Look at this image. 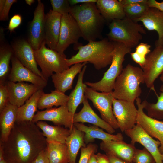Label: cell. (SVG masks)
<instances>
[{
  "mask_svg": "<svg viewBox=\"0 0 163 163\" xmlns=\"http://www.w3.org/2000/svg\"><path fill=\"white\" fill-rule=\"evenodd\" d=\"M47 142L42 132L32 121H16L7 139L0 144L7 163H32Z\"/></svg>",
  "mask_w": 163,
  "mask_h": 163,
  "instance_id": "obj_1",
  "label": "cell"
},
{
  "mask_svg": "<svg viewBox=\"0 0 163 163\" xmlns=\"http://www.w3.org/2000/svg\"><path fill=\"white\" fill-rule=\"evenodd\" d=\"M74 47L78 51L70 58L66 59L69 67L77 63L89 62L93 65L96 69L100 70L111 64L114 45V42L107 38L98 41L89 42L84 45L78 43Z\"/></svg>",
  "mask_w": 163,
  "mask_h": 163,
  "instance_id": "obj_2",
  "label": "cell"
},
{
  "mask_svg": "<svg viewBox=\"0 0 163 163\" xmlns=\"http://www.w3.org/2000/svg\"><path fill=\"white\" fill-rule=\"evenodd\" d=\"M96 3H87L71 6L69 12L77 22L82 37L88 42L102 38L106 22Z\"/></svg>",
  "mask_w": 163,
  "mask_h": 163,
  "instance_id": "obj_3",
  "label": "cell"
},
{
  "mask_svg": "<svg viewBox=\"0 0 163 163\" xmlns=\"http://www.w3.org/2000/svg\"><path fill=\"white\" fill-rule=\"evenodd\" d=\"M144 83L142 69L128 64L117 78L112 92L115 99L134 102L142 93L140 86Z\"/></svg>",
  "mask_w": 163,
  "mask_h": 163,
  "instance_id": "obj_4",
  "label": "cell"
},
{
  "mask_svg": "<svg viewBox=\"0 0 163 163\" xmlns=\"http://www.w3.org/2000/svg\"><path fill=\"white\" fill-rule=\"evenodd\" d=\"M107 36L109 40L121 43L132 49L136 46L146 32L142 26L126 17L115 20L109 24Z\"/></svg>",
  "mask_w": 163,
  "mask_h": 163,
  "instance_id": "obj_5",
  "label": "cell"
},
{
  "mask_svg": "<svg viewBox=\"0 0 163 163\" xmlns=\"http://www.w3.org/2000/svg\"><path fill=\"white\" fill-rule=\"evenodd\" d=\"M114 50L110 66L99 81L95 82H85L88 86L97 91L112 92L114 89L116 79L123 70V63L125 56L130 53L132 49L121 43L113 42Z\"/></svg>",
  "mask_w": 163,
  "mask_h": 163,
  "instance_id": "obj_6",
  "label": "cell"
},
{
  "mask_svg": "<svg viewBox=\"0 0 163 163\" xmlns=\"http://www.w3.org/2000/svg\"><path fill=\"white\" fill-rule=\"evenodd\" d=\"M44 41L38 50H33L35 60L40 68L41 72L47 80L53 72L61 73L68 69L66 59V56L56 51L47 48Z\"/></svg>",
  "mask_w": 163,
  "mask_h": 163,
  "instance_id": "obj_7",
  "label": "cell"
},
{
  "mask_svg": "<svg viewBox=\"0 0 163 163\" xmlns=\"http://www.w3.org/2000/svg\"><path fill=\"white\" fill-rule=\"evenodd\" d=\"M85 94L99 111L103 120L115 129L119 128L113 111V101L114 98L112 92H99L87 87L85 89Z\"/></svg>",
  "mask_w": 163,
  "mask_h": 163,
  "instance_id": "obj_8",
  "label": "cell"
},
{
  "mask_svg": "<svg viewBox=\"0 0 163 163\" xmlns=\"http://www.w3.org/2000/svg\"><path fill=\"white\" fill-rule=\"evenodd\" d=\"M81 37H82L81 30L72 16L69 13L62 15L60 34L56 51L64 54V51L70 45L78 43Z\"/></svg>",
  "mask_w": 163,
  "mask_h": 163,
  "instance_id": "obj_9",
  "label": "cell"
},
{
  "mask_svg": "<svg viewBox=\"0 0 163 163\" xmlns=\"http://www.w3.org/2000/svg\"><path fill=\"white\" fill-rule=\"evenodd\" d=\"M142 68L144 83L147 87L156 92L154 83L155 80L163 73V46H155L146 56Z\"/></svg>",
  "mask_w": 163,
  "mask_h": 163,
  "instance_id": "obj_10",
  "label": "cell"
},
{
  "mask_svg": "<svg viewBox=\"0 0 163 163\" xmlns=\"http://www.w3.org/2000/svg\"><path fill=\"white\" fill-rule=\"evenodd\" d=\"M113 107L120 130L124 132L133 128L137 123L138 112L134 102L114 98Z\"/></svg>",
  "mask_w": 163,
  "mask_h": 163,
  "instance_id": "obj_11",
  "label": "cell"
},
{
  "mask_svg": "<svg viewBox=\"0 0 163 163\" xmlns=\"http://www.w3.org/2000/svg\"><path fill=\"white\" fill-rule=\"evenodd\" d=\"M74 115L69 110L67 104L58 108H51L38 111L35 114L32 122L46 120L52 122L56 126H64L71 131L74 126Z\"/></svg>",
  "mask_w": 163,
  "mask_h": 163,
  "instance_id": "obj_12",
  "label": "cell"
},
{
  "mask_svg": "<svg viewBox=\"0 0 163 163\" xmlns=\"http://www.w3.org/2000/svg\"><path fill=\"white\" fill-rule=\"evenodd\" d=\"M125 133L131 140V143L135 145L138 142L142 145L153 156L155 163H163L161 154L160 152L158 146L160 142L154 139L137 123L131 129L126 130Z\"/></svg>",
  "mask_w": 163,
  "mask_h": 163,
  "instance_id": "obj_13",
  "label": "cell"
},
{
  "mask_svg": "<svg viewBox=\"0 0 163 163\" xmlns=\"http://www.w3.org/2000/svg\"><path fill=\"white\" fill-rule=\"evenodd\" d=\"M138 107L137 123H139L145 131L152 137L157 139L160 142L159 148L160 153H163V122L151 117L143 111L144 103L141 102L139 97L136 100Z\"/></svg>",
  "mask_w": 163,
  "mask_h": 163,
  "instance_id": "obj_14",
  "label": "cell"
},
{
  "mask_svg": "<svg viewBox=\"0 0 163 163\" xmlns=\"http://www.w3.org/2000/svg\"><path fill=\"white\" fill-rule=\"evenodd\" d=\"M44 6L40 0L34 12L33 20L30 25L28 42L34 50L39 49L44 40Z\"/></svg>",
  "mask_w": 163,
  "mask_h": 163,
  "instance_id": "obj_15",
  "label": "cell"
},
{
  "mask_svg": "<svg viewBox=\"0 0 163 163\" xmlns=\"http://www.w3.org/2000/svg\"><path fill=\"white\" fill-rule=\"evenodd\" d=\"M6 84L9 94V102L18 108L23 105L34 93L44 88L23 82L16 83L8 81Z\"/></svg>",
  "mask_w": 163,
  "mask_h": 163,
  "instance_id": "obj_16",
  "label": "cell"
},
{
  "mask_svg": "<svg viewBox=\"0 0 163 163\" xmlns=\"http://www.w3.org/2000/svg\"><path fill=\"white\" fill-rule=\"evenodd\" d=\"M12 67L8 77L9 81L16 82H29L44 88L47 84V80L37 75L24 66L15 56L11 59Z\"/></svg>",
  "mask_w": 163,
  "mask_h": 163,
  "instance_id": "obj_17",
  "label": "cell"
},
{
  "mask_svg": "<svg viewBox=\"0 0 163 163\" xmlns=\"http://www.w3.org/2000/svg\"><path fill=\"white\" fill-rule=\"evenodd\" d=\"M62 15L50 10L45 15L44 42L50 49L56 51L59 42Z\"/></svg>",
  "mask_w": 163,
  "mask_h": 163,
  "instance_id": "obj_18",
  "label": "cell"
},
{
  "mask_svg": "<svg viewBox=\"0 0 163 163\" xmlns=\"http://www.w3.org/2000/svg\"><path fill=\"white\" fill-rule=\"evenodd\" d=\"M12 48L15 56L24 66L44 78L37 68L33 49L28 41L24 40L17 41L13 45Z\"/></svg>",
  "mask_w": 163,
  "mask_h": 163,
  "instance_id": "obj_19",
  "label": "cell"
},
{
  "mask_svg": "<svg viewBox=\"0 0 163 163\" xmlns=\"http://www.w3.org/2000/svg\"><path fill=\"white\" fill-rule=\"evenodd\" d=\"M134 21H141L149 30L156 31L158 39L155 46H163V12L154 8H149L143 16Z\"/></svg>",
  "mask_w": 163,
  "mask_h": 163,
  "instance_id": "obj_20",
  "label": "cell"
},
{
  "mask_svg": "<svg viewBox=\"0 0 163 163\" xmlns=\"http://www.w3.org/2000/svg\"><path fill=\"white\" fill-rule=\"evenodd\" d=\"M83 103V106L81 110L74 115V124L77 123H88L105 129L110 134H112L115 132L114 129L94 112L85 96Z\"/></svg>",
  "mask_w": 163,
  "mask_h": 163,
  "instance_id": "obj_21",
  "label": "cell"
},
{
  "mask_svg": "<svg viewBox=\"0 0 163 163\" xmlns=\"http://www.w3.org/2000/svg\"><path fill=\"white\" fill-rule=\"evenodd\" d=\"M87 63H76L62 72L53 74L51 78L55 90L65 93L67 90L72 89L75 77Z\"/></svg>",
  "mask_w": 163,
  "mask_h": 163,
  "instance_id": "obj_22",
  "label": "cell"
},
{
  "mask_svg": "<svg viewBox=\"0 0 163 163\" xmlns=\"http://www.w3.org/2000/svg\"><path fill=\"white\" fill-rule=\"evenodd\" d=\"M100 147L106 153H111L130 163H132L136 149L135 145L131 143L128 144L123 140L102 141L100 143Z\"/></svg>",
  "mask_w": 163,
  "mask_h": 163,
  "instance_id": "obj_23",
  "label": "cell"
},
{
  "mask_svg": "<svg viewBox=\"0 0 163 163\" xmlns=\"http://www.w3.org/2000/svg\"><path fill=\"white\" fill-rule=\"evenodd\" d=\"M74 126L77 129L85 133L84 141L86 144L93 142L95 139H101L105 142L112 140H123V137L120 133L112 135L105 132L99 127L93 125L89 126L85 125L82 123H75Z\"/></svg>",
  "mask_w": 163,
  "mask_h": 163,
  "instance_id": "obj_24",
  "label": "cell"
},
{
  "mask_svg": "<svg viewBox=\"0 0 163 163\" xmlns=\"http://www.w3.org/2000/svg\"><path fill=\"white\" fill-rule=\"evenodd\" d=\"M97 8L106 21L111 22L126 17L123 5L119 0H97Z\"/></svg>",
  "mask_w": 163,
  "mask_h": 163,
  "instance_id": "obj_25",
  "label": "cell"
},
{
  "mask_svg": "<svg viewBox=\"0 0 163 163\" xmlns=\"http://www.w3.org/2000/svg\"><path fill=\"white\" fill-rule=\"evenodd\" d=\"M18 108L9 102L0 111V144L7 139L14 125Z\"/></svg>",
  "mask_w": 163,
  "mask_h": 163,
  "instance_id": "obj_26",
  "label": "cell"
},
{
  "mask_svg": "<svg viewBox=\"0 0 163 163\" xmlns=\"http://www.w3.org/2000/svg\"><path fill=\"white\" fill-rule=\"evenodd\" d=\"M35 123L42 131L47 142H54L65 144L66 140L71 131L61 126L49 125L43 121H40Z\"/></svg>",
  "mask_w": 163,
  "mask_h": 163,
  "instance_id": "obj_27",
  "label": "cell"
},
{
  "mask_svg": "<svg viewBox=\"0 0 163 163\" xmlns=\"http://www.w3.org/2000/svg\"><path fill=\"white\" fill-rule=\"evenodd\" d=\"M85 65L79 74L78 79L74 89L69 96L67 105L69 110L73 115L78 106L83 103L85 97V91L87 85L83 82L84 75L86 69Z\"/></svg>",
  "mask_w": 163,
  "mask_h": 163,
  "instance_id": "obj_28",
  "label": "cell"
},
{
  "mask_svg": "<svg viewBox=\"0 0 163 163\" xmlns=\"http://www.w3.org/2000/svg\"><path fill=\"white\" fill-rule=\"evenodd\" d=\"M43 89L34 93L23 105L18 108L16 121H32L37 111L38 101L43 92Z\"/></svg>",
  "mask_w": 163,
  "mask_h": 163,
  "instance_id": "obj_29",
  "label": "cell"
},
{
  "mask_svg": "<svg viewBox=\"0 0 163 163\" xmlns=\"http://www.w3.org/2000/svg\"><path fill=\"white\" fill-rule=\"evenodd\" d=\"M84 132L74 126L70 134L66 140L65 143L69 153V163H75L79 149L86 146L84 141Z\"/></svg>",
  "mask_w": 163,
  "mask_h": 163,
  "instance_id": "obj_30",
  "label": "cell"
},
{
  "mask_svg": "<svg viewBox=\"0 0 163 163\" xmlns=\"http://www.w3.org/2000/svg\"><path fill=\"white\" fill-rule=\"evenodd\" d=\"M68 100L69 96L56 90L51 91L50 93L43 92L38 101L37 108L40 110L48 109L54 106L66 105Z\"/></svg>",
  "mask_w": 163,
  "mask_h": 163,
  "instance_id": "obj_31",
  "label": "cell"
},
{
  "mask_svg": "<svg viewBox=\"0 0 163 163\" xmlns=\"http://www.w3.org/2000/svg\"><path fill=\"white\" fill-rule=\"evenodd\" d=\"M48 157L49 163H69V159L66 144L48 142Z\"/></svg>",
  "mask_w": 163,
  "mask_h": 163,
  "instance_id": "obj_32",
  "label": "cell"
},
{
  "mask_svg": "<svg viewBox=\"0 0 163 163\" xmlns=\"http://www.w3.org/2000/svg\"><path fill=\"white\" fill-rule=\"evenodd\" d=\"M159 95L155 93L157 97V101L155 103H152L145 100L144 107L149 117L158 120H163V84L160 88Z\"/></svg>",
  "mask_w": 163,
  "mask_h": 163,
  "instance_id": "obj_33",
  "label": "cell"
},
{
  "mask_svg": "<svg viewBox=\"0 0 163 163\" xmlns=\"http://www.w3.org/2000/svg\"><path fill=\"white\" fill-rule=\"evenodd\" d=\"M12 52L8 48L2 47L0 50V84H5L9 74V64Z\"/></svg>",
  "mask_w": 163,
  "mask_h": 163,
  "instance_id": "obj_34",
  "label": "cell"
},
{
  "mask_svg": "<svg viewBox=\"0 0 163 163\" xmlns=\"http://www.w3.org/2000/svg\"><path fill=\"white\" fill-rule=\"evenodd\" d=\"M147 2L123 6L126 17L134 21L141 18L145 14L149 8Z\"/></svg>",
  "mask_w": 163,
  "mask_h": 163,
  "instance_id": "obj_35",
  "label": "cell"
},
{
  "mask_svg": "<svg viewBox=\"0 0 163 163\" xmlns=\"http://www.w3.org/2000/svg\"><path fill=\"white\" fill-rule=\"evenodd\" d=\"M150 48V45L141 43L136 46L134 52L130 53L132 60L139 64L142 69L145 63L147 55L151 52Z\"/></svg>",
  "mask_w": 163,
  "mask_h": 163,
  "instance_id": "obj_36",
  "label": "cell"
},
{
  "mask_svg": "<svg viewBox=\"0 0 163 163\" xmlns=\"http://www.w3.org/2000/svg\"><path fill=\"white\" fill-rule=\"evenodd\" d=\"M132 163H155L152 155L145 148L143 149H136Z\"/></svg>",
  "mask_w": 163,
  "mask_h": 163,
  "instance_id": "obj_37",
  "label": "cell"
},
{
  "mask_svg": "<svg viewBox=\"0 0 163 163\" xmlns=\"http://www.w3.org/2000/svg\"><path fill=\"white\" fill-rule=\"evenodd\" d=\"M52 10L62 15L69 14L71 8L68 0H50Z\"/></svg>",
  "mask_w": 163,
  "mask_h": 163,
  "instance_id": "obj_38",
  "label": "cell"
},
{
  "mask_svg": "<svg viewBox=\"0 0 163 163\" xmlns=\"http://www.w3.org/2000/svg\"><path fill=\"white\" fill-rule=\"evenodd\" d=\"M97 146L95 144L89 143L85 147H82L78 163H88L89 158L94 152L97 150Z\"/></svg>",
  "mask_w": 163,
  "mask_h": 163,
  "instance_id": "obj_39",
  "label": "cell"
},
{
  "mask_svg": "<svg viewBox=\"0 0 163 163\" xmlns=\"http://www.w3.org/2000/svg\"><path fill=\"white\" fill-rule=\"evenodd\" d=\"M9 94L6 84H0V111L9 102Z\"/></svg>",
  "mask_w": 163,
  "mask_h": 163,
  "instance_id": "obj_40",
  "label": "cell"
},
{
  "mask_svg": "<svg viewBox=\"0 0 163 163\" xmlns=\"http://www.w3.org/2000/svg\"><path fill=\"white\" fill-rule=\"evenodd\" d=\"M22 21V17L19 14H16L13 15L10 19L8 29L11 32L17 28L21 24Z\"/></svg>",
  "mask_w": 163,
  "mask_h": 163,
  "instance_id": "obj_41",
  "label": "cell"
},
{
  "mask_svg": "<svg viewBox=\"0 0 163 163\" xmlns=\"http://www.w3.org/2000/svg\"><path fill=\"white\" fill-rule=\"evenodd\" d=\"M17 2L16 0H6L4 7L1 16V21H6L8 20V14L10 9L13 4Z\"/></svg>",
  "mask_w": 163,
  "mask_h": 163,
  "instance_id": "obj_42",
  "label": "cell"
},
{
  "mask_svg": "<svg viewBox=\"0 0 163 163\" xmlns=\"http://www.w3.org/2000/svg\"><path fill=\"white\" fill-rule=\"evenodd\" d=\"M32 163H49L48 157L47 149L40 152Z\"/></svg>",
  "mask_w": 163,
  "mask_h": 163,
  "instance_id": "obj_43",
  "label": "cell"
},
{
  "mask_svg": "<svg viewBox=\"0 0 163 163\" xmlns=\"http://www.w3.org/2000/svg\"><path fill=\"white\" fill-rule=\"evenodd\" d=\"M147 4L149 8H154L163 12V1L158 2L155 0H148Z\"/></svg>",
  "mask_w": 163,
  "mask_h": 163,
  "instance_id": "obj_44",
  "label": "cell"
},
{
  "mask_svg": "<svg viewBox=\"0 0 163 163\" xmlns=\"http://www.w3.org/2000/svg\"><path fill=\"white\" fill-rule=\"evenodd\" d=\"M110 163H130L109 153H106Z\"/></svg>",
  "mask_w": 163,
  "mask_h": 163,
  "instance_id": "obj_45",
  "label": "cell"
},
{
  "mask_svg": "<svg viewBox=\"0 0 163 163\" xmlns=\"http://www.w3.org/2000/svg\"><path fill=\"white\" fill-rule=\"evenodd\" d=\"M95 156L98 163H110L106 155L98 153Z\"/></svg>",
  "mask_w": 163,
  "mask_h": 163,
  "instance_id": "obj_46",
  "label": "cell"
},
{
  "mask_svg": "<svg viewBox=\"0 0 163 163\" xmlns=\"http://www.w3.org/2000/svg\"><path fill=\"white\" fill-rule=\"evenodd\" d=\"M148 0H119L122 5L126 6L138 3L146 2Z\"/></svg>",
  "mask_w": 163,
  "mask_h": 163,
  "instance_id": "obj_47",
  "label": "cell"
},
{
  "mask_svg": "<svg viewBox=\"0 0 163 163\" xmlns=\"http://www.w3.org/2000/svg\"><path fill=\"white\" fill-rule=\"evenodd\" d=\"M97 0H69L71 6L75 5L78 4H82L89 2L96 3Z\"/></svg>",
  "mask_w": 163,
  "mask_h": 163,
  "instance_id": "obj_48",
  "label": "cell"
},
{
  "mask_svg": "<svg viewBox=\"0 0 163 163\" xmlns=\"http://www.w3.org/2000/svg\"><path fill=\"white\" fill-rule=\"evenodd\" d=\"M88 163H98L96 157L95 152L91 154Z\"/></svg>",
  "mask_w": 163,
  "mask_h": 163,
  "instance_id": "obj_49",
  "label": "cell"
},
{
  "mask_svg": "<svg viewBox=\"0 0 163 163\" xmlns=\"http://www.w3.org/2000/svg\"><path fill=\"white\" fill-rule=\"evenodd\" d=\"M6 0H0V16L2 13Z\"/></svg>",
  "mask_w": 163,
  "mask_h": 163,
  "instance_id": "obj_50",
  "label": "cell"
},
{
  "mask_svg": "<svg viewBox=\"0 0 163 163\" xmlns=\"http://www.w3.org/2000/svg\"><path fill=\"white\" fill-rule=\"evenodd\" d=\"M0 163H7L4 158L2 150L0 148Z\"/></svg>",
  "mask_w": 163,
  "mask_h": 163,
  "instance_id": "obj_51",
  "label": "cell"
},
{
  "mask_svg": "<svg viewBox=\"0 0 163 163\" xmlns=\"http://www.w3.org/2000/svg\"><path fill=\"white\" fill-rule=\"evenodd\" d=\"M26 3L29 5H31L34 2V0H25V1Z\"/></svg>",
  "mask_w": 163,
  "mask_h": 163,
  "instance_id": "obj_52",
  "label": "cell"
},
{
  "mask_svg": "<svg viewBox=\"0 0 163 163\" xmlns=\"http://www.w3.org/2000/svg\"><path fill=\"white\" fill-rule=\"evenodd\" d=\"M160 79L161 82H163V73L161 75Z\"/></svg>",
  "mask_w": 163,
  "mask_h": 163,
  "instance_id": "obj_53",
  "label": "cell"
},
{
  "mask_svg": "<svg viewBox=\"0 0 163 163\" xmlns=\"http://www.w3.org/2000/svg\"><path fill=\"white\" fill-rule=\"evenodd\" d=\"M162 157L163 161V153L161 154Z\"/></svg>",
  "mask_w": 163,
  "mask_h": 163,
  "instance_id": "obj_54",
  "label": "cell"
},
{
  "mask_svg": "<svg viewBox=\"0 0 163 163\" xmlns=\"http://www.w3.org/2000/svg\"></svg>",
  "mask_w": 163,
  "mask_h": 163,
  "instance_id": "obj_55",
  "label": "cell"
}]
</instances>
